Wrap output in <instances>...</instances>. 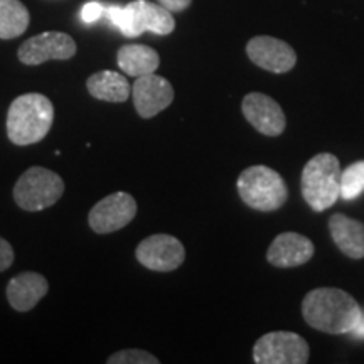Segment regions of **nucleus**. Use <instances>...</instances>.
Instances as JSON below:
<instances>
[{"instance_id":"ddd939ff","label":"nucleus","mask_w":364,"mask_h":364,"mask_svg":"<svg viewBox=\"0 0 364 364\" xmlns=\"http://www.w3.org/2000/svg\"><path fill=\"white\" fill-rule=\"evenodd\" d=\"M241 112L260 134L267 136H279L284 134L287 127L284 110L275 100L267 95L248 93L241 102Z\"/></svg>"},{"instance_id":"f3484780","label":"nucleus","mask_w":364,"mask_h":364,"mask_svg":"<svg viewBox=\"0 0 364 364\" xmlns=\"http://www.w3.org/2000/svg\"><path fill=\"white\" fill-rule=\"evenodd\" d=\"M117 63L125 75L139 78V76L156 73L161 65V56L156 49L149 48V46L127 44L118 49Z\"/></svg>"},{"instance_id":"f257e3e1","label":"nucleus","mask_w":364,"mask_h":364,"mask_svg":"<svg viewBox=\"0 0 364 364\" xmlns=\"http://www.w3.org/2000/svg\"><path fill=\"white\" fill-rule=\"evenodd\" d=\"M361 314L356 299L334 287L311 290L302 300V316L307 324L326 334H348Z\"/></svg>"},{"instance_id":"39448f33","label":"nucleus","mask_w":364,"mask_h":364,"mask_svg":"<svg viewBox=\"0 0 364 364\" xmlns=\"http://www.w3.org/2000/svg\"><path fill=\"white\" fill-rule=\"evenodd\" d=\"M236 186L243 203L257 211H277L289 198L284 177L267 166H252L245 169Z\"/></svg>"},{"instance_id":"0eeeda50","label":"nucleus","mask_w":364,"mask_h":364,"mask_svg":"<svg viewBox=\"0 0 364 364\" xmlns=\"http://www.w3.org/2000/svg\"><path fill=\"white\" fill-rule=\"evenodd\" d=\"M309 358L307 341L289 331L268 332L253 348V361L257 364H306Z\"/></svg>"},{"instance_id":"f8f14e48","label":"nucleus","mask_w":364,"mask_h":364,"mask_svg":"<svg viewBox=\"0 0 364 364\" xmlns=\"http://www.w3.org/2000/svg\"><path fill=\"white\" fill-rule=\"evenodd\" d=\"M247 54L250 61L255 63L262 70L277 73L290 71L297 63V54L294 48L272 36H257L250 39L247 44Z\"/></svg>"},{"instance_id":"b1692460","label":"nucleus","mask_w":364,"mask_h":364,"mask_svg":"<svg viewBox=\"0 0 364 364\" xmlns=\"http://www.w3.org/2000/svg\"><path fill=\"white\" fill-rule=\"evenodd\" d=\"M157 2L161 4L164 9H167V11L174 14V12L186 11V9L191 6L193 0H157Z\"/></svg>"},{"instance_id":"9b49d317","label":"nucleus","mask_w":364,"mask_h":364,"mask_svg":"<svg viewBox=\"0 0 364 364\" xmlns=\"http://www.w3.org/2000/svg\"><path fill=\"white\" fill-rule=\"evenodd\" d=\"M132 97L140 117L154 118L174 102V88L166 78L150 73L135 80L132 86Z\"/></svg>"},{"instance_id":"a211bd4d","label":"nucleus","mask_w":364,"mask_h":364,"mask_svg":"<svg viewBox=\"0 0 364 364\" xmlns=\"http://www.w3.org/2000/svg\"><path fill=\"white\" fill-rule=\"evenodd\" d=\"M86 88L93 98L110 103H124L132 93V86L125 76L115 71L95 73L86 81Z\"/></svg>"},{"instance_id":"412c9836","label":"nucleus","mask_w":364,"mask_h":364,"mask_svg":"<svg viewBox=\"0 0 364 364\" xmlns=\"http://www.w3.org/2000/svg\"><path fill=\"white\" fill-rule=\"evenodd\" d=\"M108 364H159V359L142 349H125L108 358Z\"/></svg>"},{"instance_id":"7ed1b4c3","label":"nucleus","mask_w":364,"mask_h":364,"mask_svg":"<svg viewBox=\"0 0 364 364\" xmlns=\"http://www.w3.org/2000/svg\"><path fill=\"white\" fill-rule=\"evenodd\" d=\"M105 16L125 38H139L144 33L169 36L176 29L172 12L149 0H134L125 7L110 6L105 9Z\"/></svg>"},{"instance_id":"f03ea898","label":"nucleus","mask_w":364,"mask_h":364,"mask_svg":"<svg viewBox=\"0 0 364 364\" xmlns=\"http://www.w3.org/2000/svg\"><path fill=\"white\" fill-rule=\"evenodd\" d=\"M54 122V107L41 93L17 97L9 107L7 136L16 145H33L49 134Z\"/></svg>"},{"instance_id":"9d476101","label":"nucleus","mask_w":364,"mask_h":364,"mask_svg":"<svg viewBox=\"0 0 364 364\" xmlns=\"http://www.w3.org/2000/svg\"><path fill=\"white\" fill-rule=\"evenodd\" d=\"M136 260L154 272H172L184 263L186 250L176 236L152 235L136 247Z\"/></svg>"},{"instance_id":"393cba45","label":"nucleus","mask_w":364,"mask_h":364,"mask_svg":"<svg viewBox=\"0 0 364 364\" xmlns=\"http://www.w3.org/2000/svg\"><path fill=\"white\" fill-rule=\"evenodd\" d=\"M349 334H351L353 338H356V339H364V311L361 314V317H359L358 324L354 326V329L349 332Z\"/></svg>"},{"instance_id":"4be33fe9","label":"nucleus","mask_w":364,"mask_h":364,"mask_svg":"<svg viewBox=\"0 0 364 364\" xmlns=\"http://www.w3.org/2000/svg\"><path fill=\"white\" fill-rule=\"evenodd\" d=\"M105 16V7L100 2H88L81 9V21L86 24H93Z\"/></svg>"},{"instance_id":"6e6552de","label":"nucleus","mask_w":364,"mask_h":364,"mask_svg":"<svg viewBox=\"0 0 364 364\" xmlns=\"http://www.w3.org/2000/svg\"><path fill=\"white\" fill-rule=\"evenodd\" d=\"M136 215V203L129 193H113L91 208L88 223L98 235H108L122 230L134 221Z\"/></svg>"},{"instance_id":"1a4fd4ad","label":"nucleus","mask_w":364,"mask_h":364,"mask_svg":"<svg viewBox=\"0 0 364 364\" xmlns=\"http://www.w3.org/2000/svg\"><path fill=\"white\" fill-rule=\"evenodd\" d=\"M76 54V43L70 34L49 31L27 39L17 51V58L27 66H38L51 59L66 61Z\"/></svg>"},{"instance_id":"aec40b11","label":"nucleus","mask_w":364,"mask_h":364,"mask_svg":"<svg viewBox=\"0 0 364 364\" xmlns=\"http://www.w3.org/2000/svg\"><path fill=\"white\" fill-rule=\"evenodd\" d=\"M364 193V161L351 164L341 171V198L353 201Z\"/></svg>"},{"instance_id":"6ab92c4d","label":"nucleus","mask_w":364,"mask_h":364,"mask_svg":"<svg viewBox=\"0 0 364 364\" xmlns=\"http://www.w3.org/2000/svg\"><path fill=\"white\" fill-rule=\"evenodd\" d=\"M29 11L21 0H0V39H16L29 27Z\"/></svg>"},{"instance_id":"423d86ee","label":"nucleus","mask_w":364,"mask_h":364,"mask_svg":"<svg viewBox=\"0 0 364 364\" xmlns=\"http://www.w3.org/2000/svg\"><path fill=\"white\" fill-rule=\"evenodd\" d=\"M65 181L46 167H31L19 177L14 188L17 206L26 211H44L61 199Z\"/></svg>"},{"instance_id":"4468645a","label":"nucleus","mask_w":364,"mask_h":364,"mask_svg":"<svg viewBox=\"0 0 364 364\" xmlns=\"http://www.w3.org/2000/svg\"><path fill=\"white\" fill-rule=\"evenodd\" d=\"M314 252V243L307 236L287 231L273 240L267 252V260L273 267L294 268L311 260Z\"/></svg>"},{"instance_id":"dca6fc26","label":"nucleus","mask_w":364,"mask_h":364,"mask_svg":"<svg viewBox=\"0 0 364 364\" xmlns=\"http://www.w3.org/2000/svg\"><path fill=\"white\" fill-rule=\"evenodd\" d=\"M329 231L334 243L346 257L353 260L364 258V225L346 215H332L329 218Z\"/></svg>"},{"instance_id":"20e7f679","label":"nucleus","mask_w":364,"mask_h":364,"mask_svg":"<svg viewBox=\"0 0 364 364\" xmlns=\"http://www.w3.org/2000/svg\"><path fill=\"white\" fill-rule=\"evenodd\" d=\"M302 196L314 211H326L341 198V164L329 152L314 156L302 171Z\"/></svg>"},{"instance_id":"5701e85b","label":"nucleus","mask_w":364,"mask_h":364,"mask_svg":"<svg viewBox=\"0 0 364 364\" xmlns=\"http://www.w3.org/2000/svg\"><path fill=\"white\" fill-rule=\"evenodd\" d=\"M12 262H14V250L11 247V243L0 236V272L7 270V268L12 265Z\"/></svg>"},{"instance_id":"2eb2a0df","label":"nucleus","mask_w":364,"mask_h":364,"mask_svg":"<svg viewBox=\"0 0 364 364\" xmlns=\"http://www.w3.org/2000/svg\"><path fill=\"white\" fill-rule=\"evenodd\" d=\"M49 284L41 273L26 272L19 273L9 282L7 299L12 309L27 312L39 304V300L48 294Z\"/></svg>"}]
</instances>
